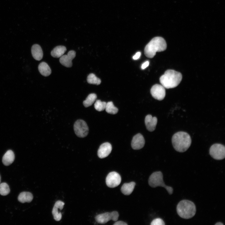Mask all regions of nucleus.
<instances>
[{"label": "nucleus", "instance_id": "nucleus-2", "mask_svg": "<svg viewBox=\"0 0 225 225\" xmlns=\"http://www.w3.org/2000/svg\"><path fill=\"white\" fill-rule=\"evenodd\" d=\"M172 143L174 149L179 152L186 151L191 143V139L187 133L180 131L175 133L172 138Z\"/></svg>", "mask_w": 225, "mask_h": 225}, {"label": "nucleus", "instance_id": "nucleus-26", "mask_svg": "<svg viewBox=\"0 0 225 225\" xmlns=\"http://www.w3.org/2000/svg\"><path fill=\"white\" fill-rule=\"evenodd\" d=\"M107 102H102L100 100H97L94 105L95 108L98 111H102L105 109Z\"/></svg>", "mask_w": 225, "mask_h": 225}, {"label": "nucleus", "instance_id": "nucleus-5", "mask_svg": "<svg viewBox=\"0 0 225 225\" xmlns=\"http://www.w3.org/2000/svg\"><path fill=\"white\" fill-rule=\"evenodd\" d=\"M148 182L149 186L152 188L162 187L166 189L170 195L173 193V188L166 185L164 183L163 179V174L161 171L155 172L152 173L149 177Z\"/></svg>", "mask_w": 225, "mask_h": 225}, {"label": "nucleus", "instance_id": "nucleus-15", "mask_svg": "<svg viewBox=\"0 0 225 225\" xmlns=\"http://www.w3.org/2000/svg\"><path fill=\"white\" fill-rule=\"evenodd\" d=\"M64 203L60 200L57 201L55 203L52 210V214L54 219L56 221H59L62 218V215L61 212H58V208L62 210L63 207Z\"/></svg>", "mask_w": 225, "mask_h": 225}, {"label": "nucleus", "instance_id": "nucleus-13", "mask_svg": "<svg viewBox=\"0 0 225 225\" xmlns=\"http://www.w3.org/2000/svg\"><path fill=\"white\" fill-rule=\"evenodd\" d=\"M145 143V140L143 136L140 133H138L133 137L131 142V146L134 149H140L144 147Z\"/></svg>", "mask_w": 225, "mask_h": 225}, {"label": "nucleus", "instance_id": "nucleus-3", "mask_svg": "<svg viewBox=\"0 0 225 225\" xmlns=\"http://www.w3.org/2000/svg\"><path fill=\"white\" fill-rule=\"evenodd\" d=\"M167 47L166 41L163 38L160 37H154L145 46L144 54L147 57L152 58L156 52L165 50Z\"/></svg>", "mask_w": 225, "mask_h": 225}, {"label": "nucleus", "instance_id": "nucleus-17", "mask_svg": "<svg viewBox=\"0 0 225 225\" xmlns=\"http://www.w3.org/2000/svg\"><path fill=\"white\" fill-rule=\"evenodd\" d=\"M14 159L15 155L13 152L9 150L6 152L3 156L2 162L4 165L8 166L13 162Z\"/></svg>", "mask_w": 225, "mask_h": 225}, {"label": "nucleus", "instance_id": "nucleus-6", "mask_svg": "<svg viewBox=\"0 0 225 225\" xmlns=\"http://www.w3.org/2000/svg\"><path fill=\"white\" fill-rule=\"evenodd\" d=\"M209 154L214 159L220 160L225 157V147L221 144L216 143L212 145L209 149Z\"/></svg>", "mask_w": 225, "mask_h": 225}, {"label": "nucleus", "instance_id": "nucleus-12", "mask_svg": "<svg viewBox=\"0 0 225 225\" xmlns=\"http://www.w3.org/2000/svg\"><path fill=\"white\" fill-rule=\"evenodd\" d=\"M112 150V147L109 143H104L100 146L98 150V156L100 158H105L110 153Z\"/></svg>", "mask_w": 225, "mask_h": 225}, {"label": "nucleus", "instance_id": "nucleus-25", "mask_svg": "<svg viewBox=\"0 0 225 225\" xmlns=\"http://www.w3.org/2000/svg\"><path fill=\"white\" fill-rule=\"evenodd\" d=\"M10 192L8 185L6 182L0 183V194L2 196H6Z\"/></svg>", "mask_w": 225, "mask_h": 225}, {"label": "nucleus", "instance_id": "nucleus-1", "mask_svg": "<svg viewBox=\"0 0 225 225\" xmlns=\"http://www.w3.org/2000/svg\"><path fill=\"white\" fill-rule=\"evenodd\" d=\"M182 78L181 73L173 70L168 69L160 78V82L165 88L169 89L177 87Z\"/></svg>", "mask_w": 225, "mask_h": 225}, {"label": "nucleus", "instance_id": "nucleus-8", "mask_svg": "<svg viewBox=\"0 0 225 225\" xmlns=\"http://www.w3.org/2000/svg\"><path fill=\"white\" fill-rule=\"evenodd\" d=\"M75 133L80 138L86 137L88 134V128L86 123L83 120H77L74 125Z\"/></svg>", "mask_w": 225, "mask_h": 225}, {"label": "nucleus", "instance_id": "nucleus-28", "mask_svg": "<svg viewBox=\"0 0 225 225\" xmlns=\"http://www.w3.org/2000/svg\"><path fill=\"white\" fill-rule=\"evenodd\" d=\"M141 55V52H137L132 57L134 60H137L139 58Z\"/></svg>", "mask_w": 225, "mask_h": 225}, {"label": "nucleus", "instance_id": "nucleus-9", "mask_svg": "<svg viewBox=\"0 0 225 225\" xmlns=\"http://www.w3.org/2000/svg\"><path fill=\"white\" fill-rule=\"evenodd\" d=\"M121 181V176L116 172H109L106 178L107 185L110 188H114L118 186Z\"/></svg>", "mask_w": 225, "mask_h": 225}, {"label": "nucleus", "instance_id": "nucleus-22", "mask_svg": "<svg viewBox=\"0 0 225 225\" xmlns=\"http://www.w3.org/2000/svg\"><path fill=\"white\" fill-rule=\"evenodd\" d=\"M97 98L96 94L91 93L86 98L85 100L83 101V103L85 107H88L92 105L95 102Z\"/></svg>", "mask_w": 225, "mask_h": 225}, {"label": "nucleus", "instance_id": "nucleus-24", "mask_svg": "<svg viewBox=\"0 0 225 225\" xmlns=\"http://www.w3.org/2000/svg\"><path fill=\"white\" fill-rule=\"evenodd\" d=\"M88 82L90 84L99 85L101 83L100 79L97 77L93 73L89 74L87 78Z\"/></svg>", "mask_w": 225, "mask_h": 225}, {"label": "nucleus", "instance_id": "nucleus-29", "mask_svg": "<svg viewBox=\"0 0 225 225\" xmlns=\"http://www.w3.org/2000/svg\"><path fill=\"white\" fill-rule=\"evenodd\" d=\"M113 225H127L128 224L126 223L125 222L121 221H116V222L113 224Z\"/></svg>", "mask_w": 225, "mask_h": 225}, {"label": "nucleus", "instance_id": "nucleus-19", "mask_svg": "<svg viewBox=\"0 0 225 225\" xmlns=\"http://www.w3.org/2000/svg\"><path fill=\"white\" fill-rule=\"evenodd\" d=\"M33 198L32 194L30 192H23L20 193L18 197V201L22 203L31 202Z\"/></svg>", "mask_w": 225, "mask_h": 225}, {"label": "nucleus", "instance_id": "nucleus-14", "mask_svg": "<svg viewBox=\"0 0 225 225\" xmlns=\"http://www.w3.org/2000/svg\"><path fill=\"white\" fill-rule=\"evenodd\" d=\"M145 122L147 130L150 132H152L156 128L157 119L156 117H152L151 115H148L145 117Z\"/></svg>", "mask_w": 225, "mask_h": 225}, {"label": "nucleus", "instance_id": "nucleus-32", "mask_svg": "<svg viewBox=\"0 0 225 225\" xmlns=\"http://www.w3.org/2000/svg\"><path fill=\"white\" fill-rule=\"evenodd\" d=\"M1 176H0V183L1 182Z\"/></svg>", "mask_w": 225, "mask_h": 225}, {"label": "nucleus", "instance_id": "nucleus-23", "mask_svg": "<svg viewBox=\"0 0 225 225\" xmlns=\"http://www.w3.org/2000/svg\"><path fill=\"white\" fill-rule=\"evenodd\" d=\"M105 109L107 112L110 114H115L118 112V108L114 106L111 101L107 103Z\"/></svg>", "mask_w": 225, "mask_h": 225}, {"label": "nucleus", "instance_id": "nucleus-21", "mask_svg": "<svg viewBox=\"0 0 225 225\" xmlns=\"http://www.w3.org/2000/svg\"><path fill=\"white\" fill-rule=\"evenodd\" d=\"M66 50V48L65 46H58L53 48L51 52V54L54 58H59L63 55Z\"/></svg>", "mask_w": 225, "mask_h": 225}, {"label": "nucleus", "instance_id": "nucleus-7", "mask_svg": "<svg viewBox=\"0 0 225 225\" xmlns=\"http://www.w3.org/2000/svg\"><path fill=\"white\" fill-rule=\"evenodd\" d=\"M119 216L118 212L113 211L111 212H106L97 215L95 219L98 223L105 224L112 220L114 221L118 220Z\"/></svg>", "mask_w": 225, "mask_h": 225}, {"label": "nucleus", "instance_id": "nucleus-10", "mask_svg": "<svg viewBox=\"0 0 225 225\" xmlns=\"http://www.w3.org/2000/svg\"><path fill=\"white\" fill-rule=\"evenodd\" d=\"M150 92L152 97L158 100H162L165 96V88L160 84H156L153 86Z\"/></svg>", "mask_w": 225, "mask_h": 225}, {"label": "nucleus", "instance_id": "nucleus-27", "mask_svg": "<svg viewBox=\"0 0 225 225\" xmlns=\"http://www.w3.org/2000/svg\"><path fill=\"white\" fill-rule=\"evenodd\" d=\"M151 225H164L163 221L160 218H157L153 220L151 222Z\"/></svg>", "mask_w": 225, "mask_h": 225}, {"label": "nucleus", "instance_id": "nucleus-18", "mask_svg": "<svg viewBox=\"0 0 225 225\" xmlns=\"http://www.w3.org/2000/svg\"><path fill=\"white\" fill-rule=\"evenodd\" d=\"M135 185V182H133L128 183H125L122 185L121 188V192L125 195H129L133 192Z\"/></svg>", "mask_w": 225, "mask_h": 225}, {"label": "nucleus", "instance_id": "nucleus-20", "mask_svg": "<svg viewBox=\"0 0 225 225\" xmlns=\"http://www.w3.org/2000/svg\"><path fill=\"white\" fill-rule=\"evenodd\" d=\"M38 69L40 73L45 77L49 76L51 73L50 67L48 64L45 62H42L39 64Z\"/></svg>", "mask_w": 225, "mask_h": 225}, {"label": "nucleus", "instance_id": "nucleus-4", "mask_svg": "<svg viewBox=\"0 0 225 225\" xmlns=\"http://www.w3.org/2000/svg\"><path fill=\"white\" fill-rule=\"evenodd\" d=\"M177 212L179 216L183 218L188 219L193 217L196 211V206L191 201L183 200L177 206Z\"/></svg>", "mask_w": 225, "mask_h": 225}, {"label": "nucleus", "instance_id": "nucleus-31", "mask_svg": "<svg viewBox=\"0 0 225 225\" xmlns=\"http://www.w3.org/2000/svg\"><path fill=\"white\" fill-rule=\"evenodd\" d=\"M215 225H223V224L221 222H218L216 223Z\"/></svg>", "mask_w": 225, "mask_h": 225}, {"label": "nucleus", "instance_id": "nucleus-16", "mask_svg": "<svg viewBox=\"0 0 225 225\" xmlns=\"http://www.w3.org/2000/svg\"><path fill=\"white\" fill-rule=\"evenodd\" d=\"M31 52L32 57L36 60L40 61L42 58V50L39 45L35 44L32 45L31 48Z\"/></svg>", "mask_w": 225, "mask_h": 225}, {"label": "nucleus", "instance_id": "nucleus-11", "mask_svg": "<svg viewBox=\"0 0 225 225\" xmlns=\"http://www.w3.org/2000/svg\"><path fill=\"white\" fill-rule=\"evenodd\" d=\"M76 56V52L73 50L68 52L67 54L63 55L60 57L59 61L63 66L68 68L72 66V60Z\"/></svg>", "mask_w": 225, "mask_h": 225}, {"label": "nucleus", "instance_id": "nucleus-30", "mask_svg": "<svg viewBox=\"0 0 225 225\" xmlns=\"http://www.w3.org/2000/svg\"><path fill=\"white\" fill-rule=\"evenodd\" d=\"M149 65V62L148 61H146L144 62L141 66V68L142 69H144L148 66Z\"/></svg>", "mask_w": 225, "mask_h": 225}]
</instances>
